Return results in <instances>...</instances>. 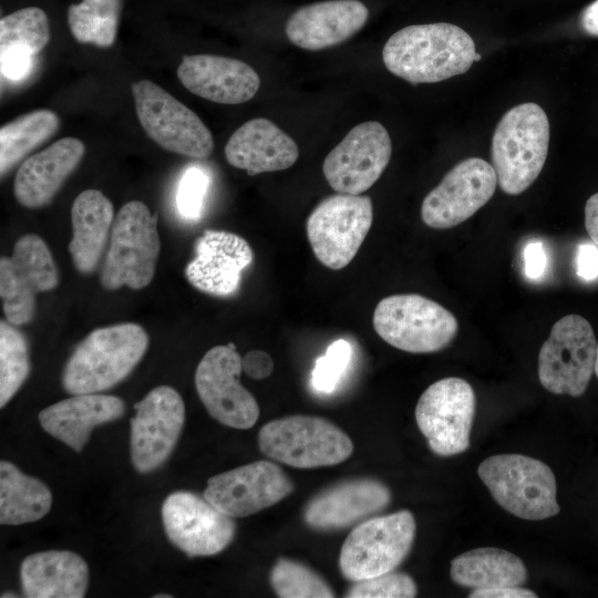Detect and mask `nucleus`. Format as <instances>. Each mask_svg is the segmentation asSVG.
I'll list each match as a JSON object with an SVG mask.
<instances>
[{"label": "nucleus", "mask_w": 598, "mask_h": 598, "mask_svg": "<svg viewBox=\"0 0 598 598\" xmlns=\"http://www.w3.org/2000/svg\"><path fill=\"white\" fill-rule=\"evenodd\" d=\"M390 502L391 492L380 481H344L311 498L305 507L303 519L313 529H340L383 511Z\"/></svg>", "instance_id": "obj_22"}, {"label": "nucleus", "mask_w": 598, "mask_h": 598, "mask_svg": "<svg viewBox=\"0 0 598 598\" xmlns=\"http://www.w3.org/2000/svg\"><path fill=\"white\" fill-rule=\"evenodd\" d=\"M241 358L233 343L216 346L199 361L195 386L207 412L219 423L250 429L259 417V405L241 385Z\"/></svg>", "instance_id": "obj_13"}, {"label": "nucleus", "mask_w": 598, "mask_h": 598, "mask_svg": "<svg viewBox=\"0 0 598 598\" xmlns=\"http://www.w3.org/2000/svg\"><path fill=\"white\" fill-rule=\"evenodd\" d=\"M577 275L591 281L598 277V247L594 244H581L576 255Z\"/></svg>", "instance_id": "obj_41"}, {"label": "nucleus", "mask_w": 598, "mask_h": 598, "mask_svg": "<svg viewBox=\"0 0 598 598\" xmlns=\"http://www.w3.org/2000/svg\"><path fill=\"white\" fill-rule=\"evenodd\" d=\"M585 228L598 247V193L591 195L585 205Z\"/></svg>", "instance_id": "obj_44"}, {"label": "nucleus", "mask_w": 598, "mask_h": 598, "mask_svg": "<svg viewBox=\"0 0 598 598\" xmlns=\"http://www.w3.org/2000/svg\"><path fill=\"white\" fill-rule=\"evenodd\" d=\"M497 177L478 157L457 163L423 199L421 218L434 229H447L472 217L494 195Z\"/></svg>", "instance_id": "obj_18"}, {"label": "nucleus", "mask_w": 598, "mask_h": 598, "mask_svg": "<svg viewBox=\"0 0 598 598\" xmlns=\"http://www.w3.org/2000/svg\"><path fill=\"white\" fill-rule=\"evenodd\" d=\"M475 408V392L467 381L444 378L422 393L415 421L435 454L452 456L470 447Z\"/></svg>", "instance_id": "obj_12"}, {"label": "nucleus", "mask_w": 598, "mask_h": 598, "mask_svg": "<svg viewBox=\"0 0 598 598\" xmlns=\"http://www.w3.org/2000/svg\"><path fill=\"white\" fill-rule=\"evenodd\" d=\"M73 236L69 244L74 267L91 274L101 259L113 225V205L97 189H86L74 199L71 208Z\"/></svg>", "instance_id": "obj_28"}, {"label": "nucleus", "mask_w": 598, "mask_h": 598, "mask_svg": "<svg viewBox=\"0 0 598 598\" xmlns=\"http://www.w3.org/2000/svg\"><path fill=\"white\" fill-rule=\"evenodd\" d=\"M125 412L121 398L101 393L75 394L39 413L42 429L75 452L86 445L94 427L115 421Z\"/></svg>", "instance_id": "obj_26"}, {"label": "nucleus", "mask_w": 598, "mask_h": 598, "mask_svg": "<svg viewBox=\"0 0 598 598\" xmlns=\"http://www.w3.org/2000/svg\"><path fill=\"white\" fill-rule=\"evenodd\" d=\"M49 40V20L40 8H23L0 20V51L21 50L34 55Z\"/></svg>", "instance_id": "obj_33"}, {"label": "nucleus", "mask_w": 598, "mask_h": 598, "mask_svg": "<svg viewBox=\"0 0 598 598\" xmlns=\"http://www.w3.org/2000/svg\"><path fill=\"white\" fill-rule=\"evenodd\" d=\"M121 0H83L68 9V24L74 39L107 48L113 45L120 22Z\"/></svg>", "instance_id": "obj_32"}, {"label": "nucleus", "mask_w": 598, "mask_h": 598, "mask_svg": "<svg viewBox=\"0 0 598 598\" xmlns=\"http://www.w3.org/2000/svg\"><path fill=\"white\" fill-rule=\"evenodd\" d=\"M58 283V269L44 240L34 234L20 237L12 256L0 260V296L7 321L14 326L30 322L37 293Z\"/></svg>", "instance_id": "obj_15"}, {"label": "nucleus", "mask_w": 598, "mask_h": 598, "mask_svg": "<svg viewBox=\"0 0 598 598\" xmlns=\"http://www.w3.org/2000/svg\"><path fill=\"white\" fill-rule=\"evenodd\" d=\"M154 598H172V595L166 594H157L153 596Z\"/></svg>", "instance_id": "obj_46"}, {"label": "nucleus", "mask_w": 598, "mask_h": 598, "mask_svg": "<svg viewBox=\"0 0 598 598\" xmlns=\"http://www.w3.org/2000/svg\"><path fill=\"white\" fill-rule=\"evenodd\" d=\"M177 78L190 93L220 104L247 102L260 86V79L249 64L213 54L185 55Z\"/></svg>", "instance_id": "obj_21"}, {"label": "nucleus", "mask_w": 598, "mask_h": 598, "mask_svg": "<svg viewBox=\"0 0 598 598\" xmlns=\"http://www.w3.org/2000/svg\"><path fill=\"white\" fill-rule=\"evenodd\" d=\"M85 153L82 141L63 137L28 157L19 167L13 193L20 205L39 208L50 204Z\"/></svg>", "instance_id": "obj_24"}, {"label": "nucleus", "mask_w": 598, "mask_h": 598, "mask_svg": "<svg viewBox=\"0 0 598 598\" xmlns=\"http://www.w3.org/2000/svg\"><path fill=\"white\" fill-rule=\"evenodd\" d=\"M391 154L386 128L377 121H367L352 127L330 151L322 172L333 190L361 195L380 178Z\"/></svg>", "instance_id": "obj_16"}, {"label": "nucleus", "mask_w": 598, "mask_h": 598, "mask_svg": "<svg viewBox=\"0 0 598 598\" xmlns=\"http://www.w3.org/2000/svg\"><path fill=\"white\" fill-rule=\"evenodd\" d=\"M227 162L248 175L283 171L299 156L296 142L274 122L251 118L238 127L225 145Z\"/></svg>", "instance_id": "obj_25"}, {"label": "nucleus", "mask_w": 598, "mask_h": 598, "mask_svg": "<svg viewBox=\"0 0 598 598\" xmlns=\"http://www.w3.org/2000/svg\"><path fill=\"white\" fill-rule=\"evenodd\" d=\"M110 237L101 269L102 286L107 290L148 286L161 250L157 214L143 202L131 200L118 210Z\"/></svg>", "instance_id": "obj_5"}, {"label": "nucleus", "mask_w": 598, "mask_h": 598, "mask_svg": "<svg viewBox=\"0 0 598 598\" xmlns=\"http://www.w3.org/2000/svg\"><path fill=\"white\" fill-rule=\"evenodd\" d=\"M52 494L40 480L22 473L8 461L0 462V523L21 525L45 516Z\"/></svg>", "instance_id": "obj_30"}, {"label": "nucleus", "mask_w": 598, "mask_h": 598, "mask_svg": "<svg viewBox=\"0 0 598 598\" xmlns=\"http://www.w3.org/2000/svg\"><path fill=\"white\" fill-rule=\"evenodd\" d=\"M471 598H536L537 595L519 586H504L494 588L473 589Z\"/></svg>", "instance_id": "obj_43"}, {"label": "nucleus", "mask_w": 598, "mask_h": 598, "mask_svg": "<svg viewBox=\"0 0 598 598\" xmlns=\"http://www.w3.org/2000/svg\"><path fill=\"white\" fill-rule=\"evenodd\" d=\"M481 58H482V55H481V54H478V53H476V54H475V58H474V61H480V60H481Z\"/></svg>", "instance_id": "obj_49"}, {"label": "nucleus", "mask_w": 598, "mask_h": 598, "mask_svg": "<svg viewBox=\"0 0 598 598\" xmlns=\"http://www.w3.org/2000/svg\"><path fill=\"white\" fill-rule=\"evenodd\" d=\"M292 489L291 480L277 464L256 461L210 477L203 496L224 514L238 518L277 504Z\"/></svg>", "instance_id": "obj_19"}, {"label": "nucleus", "mask_w": 598, "mask_h": 598, "mask_svg": "<svg viewBox=\"0 0 598 598\" xmlns=\"http://www.w3.org/2000/svg\"><path fill=\"white\" fill-rule=\"evenodd\" d=\"M475 43L462 28L446 22L413 24L393 33L382 50L385 68L413 84L435 83L470 70Z\"/></svg>", "instance_id": "obj_1"}, {"label": "nucleus", "mask_w": 598, "mask_h": 598, "mask_svg": "<svg viewBox=\"0 0 598 598\" xmlns=\"http://www.w3.org/2000/svg\"><path fill=\"white\" fill-rule=\"evenodd\" d=\"M60 118L52 110L23 114L0 128V173L3 176L31 151L59 130Z\"/></svg>", "instance_id": "obj_31"}, {"label": "nucleus", "mask_w": 598, "mask_h": 598, "mask_svg": "<svg viewBox=\"0 0 598 598\" xmlns=\"http://www.w3.org/2000/svg\"><path fill=\"white\" fill-rule=\"evenodd\" d=\"M417 592L413 578L394 570L355 581L346 594L349 598H412Z\"/></svg>", "instance_id": "obj_37"}, {"label": "nucleus", "mask_w": 598, "mask_h": 598, "mask_svg": "<svg viewBox=\"0 0 598 598\" xmlns=\"http://www.w3.org/2000/svg\"><path fill=\"white\" fill-rule=\"evenodd\" d=\"M595 373L598 378V346H597V357H596V363H595Z\"/></svg>", "instance_id": "obj_47"}, {"label": "nucleus", "mask_w": 598, "mask_h": 598, "mask_svg": "<svg viewBox=\"0 0 598 598\" xmlns=\"http://www.w3.org/2000/svg\"><path fill=\"white\" fill-rule=\"evenodd\" d=\"M549 122L536 103L518 104L498 122L492 140V163L501 189L524 193L539 176L548 154Z\"/></svg>", "instance_id": "obj_3"}, {"label": "nucleus", "mask_w": 598, "mask_h": 598, "mask_svg": "<svg viewBox=\"0 0 598 598\" xmlns=\"http://www.w3.org/2000/svg\"><path fill=\"white\" fill-rule=\"evenodd\" d=\"M20 580L29 598H82L89 586V567L70 550L40 551L23 559Z\"/></svg>", "instance_id": "obj_27"}, {"label": "nucleus", "mask_w": 598, "mask_h": 598, "mask_svg": "<svg viewBox=\"0 0 598 598\" xmlns=\"http://www.w3.org/2000/svg\"><path fill=\"white\" fill-rule=\"evenodd\" d=\"M581 25L588 34L598 37V0L591 2L584 10Z\"/></svg>", "instance_id": "obj_45"}, {"label": "nucleus", "mask_w": 598, "mask_h": 598, "mask_svg": "<svg viewBox=\"0 0 598 598\" xmlns=\"http://www.w3.org/2000/svg\"><path fill=\"white\" fill-rule=\"evenodd\" d=\"M254 251L246 239L225 230L207 229L195 244V258L185 276L196 289L213 296L237 291L243 271L252 262Z\"/></svg>", "instance_id": "obj_20"}, {"label": "nucleus", "mask_w": 598, "mask_h": 598, "mask_svg": "<svg viewBox=\"0 0 598 598\" xmlns=\"http://www.w3.org/2000/svg\"><path fill=\"white\" fill-rule=\"evenodd\" d=\"M477 474L505 511L526 520H544L560 511L556 478L544 462L522 454L484 460Z\"/></svg>", "instance_id": "obj_4"}, {"label": "nucleus", "mask_w": 598, "mask_h": 598, "mask_svg": "<svg viewBox=\"0 0 598 598\" xmlns=\"http://www.w3.org/2000/svg\"><path fill=\"white\" fill-rule=\"evenodd\" d=\"M241 369L249 378L264 380L272 373L274 361L267 352L251 350L241 358Z\"/></svg>", "instance_id": "obj_40"}, {"label": "nucleus", "mask_w": 598, "mask_h": 598, "mask_svg": "<svg viewBox=\"0 0 598 598\" xmlns=\"http://www.w3.org/2000/svg\"><path fill=\"white\" fill-rule=\"evenodd\" d=\"M415 530L414 516L406 509L360 523L341 547L342 576L355 582L395 570L409 555Z\"/></svg>", "instance_id": "obj_8"}, {"label": "nucleus", "mask_w": 598, "mask_h": 598, "mask_svg": "<svg viewBox=\"0 0 598 598\" xmlns=\"http://www.w3.org/2000/svg\"><path fill=\"white\" fill-rule=\"evenodd\" d=\"M30 373L29 346L24 334L9 321H0V406L18 392Z\"/></svg>", "instance_id": "obj_34"}, {"label": "nucleus", "mask_w": 598, "mask_h": 598, "mask_svg": "<svg viewBox=\"0 0 598 598\" xmlns=\"http://www.w3.org/2000/svg\"><path fill=\"white\" fill-rule=\"evenodd\" d=\"M130 450L134 468L154 472L171 456L185 422V404L172 386L159 385L134 404Z\"/></svg>", "instance_id": "obj_14"}, {"label": "nucleus", "mask_w": 598, "mask_h": 598, "mask_svg": "<svg viewBox=\"0 0 598 598\" xmlns=\"http://www.w3.org/2000/svg\"><path fill=\"white\" fill-rule=\"evenodd\" d=\"M148 347L138 323L124 322L91 331L68 359L62 385L72 394L100 393L123 381Z\"/></svg>", "instance_id": "obj_2"}, {"label": "nucleus", "mask_w": 598, "mask_h": 598, "mask_svg": "<svg viewBox=\"0 0 598 598\" xmlns=\"http://www.w3.org/2000/svg\"><path fill=\"white\" fill-rule=\"evenodd\" d=\"M597 346L594 330L579 315L560 318L538 353V379L554 394L582 395L595 372Z\"/></svg>", "instance_id": "obj_11"}, {"label": "nucleus", "mask_w": 598, "mask_h": 598, "mask_svg": "<svg viewBox=\"0 0 598 598\" xmlns=\"http://www.w3.org/2000/svg\"><path fill=\"white\" fill-rule=\"evenodd\" d=\"M373 221L370 197L336 194L322 199L306 221L315 257L326 267L340 270L359 251Z\"/></svg>", "instance_id": "obj_9"}, {"label": "nucleus", "mask_w": 598, "mask_h": 598, "mask_svg": "<svg viewBox=\"0 0 598 598\" xmlns=\"http://www.w3.org/2000/svg\"><path fill=\"white\" fill-rule=\"evenodd\" d=\"M7 597H17V595L12 594V592H4L1 595V598H7Z\"/></svg>", "instance_id": "obj_48"}, {"label": "nucleus", "mask_w": 598, "mask_h": 598, "mask_svg": "<svg viewBox=\"0 0 598 598\" xmlns=\"http://www.w3.org/2000/svg\"><path fill=\"white\" fill-rule=\"evenodd\" d=\"M162 519L169 542L189 557L216 555L236 534L233 517L188 491H177L165 498Z\"/></svg>", "instance_id": "obj_17"}, {"label": "nucleus", "mask_w": 598, "mask_h": 598, "mask_svg": "<svg viewBox=\"0 0 598 598\" xmlns=\"http://www.w3.org/2000/svg\"><path fill=\"white\" fill-rule=\"evenodd\" d=\"M258 445L268 457L296 468L332 466L353 451L350 437L327 419L291 415L266 423Z\"/></svg>", "instance_id": "obj_7"}, {"label": "nucleus", "mask_w": 598, "mask_h": 598, "mask_svg": "<svg viewBox=\"0 0 598 598\" xmlns=\"http://www.w3.org/2000/svg\"><path fill=\"white\" fill-rule=\"evenodd\" d=\"M373 328L390 346L410 353H431L447 347L458 331L455 316L417 293L383 298L373 312Z\"/></svg>", "instance_id": "obj_6"}, {"label": "nucleus", "mask_w": 598, "mask_h": 598, "mask_svg": "<svg viewBox=\"0 0 598 598\" xmlns=\"http://www.w3.org/2000/svg\"><path fill=\"white\" fill-rule=\"evenodd\" d=\"M352 349L348 341L336 340L326 353L316 360L311 383L321 393L332 392L344 375L351 360Z\"/></svg>", "instance_id": "obj_36"}, {"label": "nucleus", "mask_w": 598, "mask_h": 598, "mask_svg": "<svg viewBox=\"0 0 598 598\" xmlns=\"http://www.w3.org/2000/svg\"><path fill=\"white\" fill-rule=\"evenodd\" d=\"M368 8L359 0H328L303 6L286 23V35L295 45L318 51L338 45L365 24Z\"/></svg>", "instance_id": "obj_23"}, {"label": "nucleus", "mask_w": 598, "mask_h": 598, "mask_svg": "<svg viewBox=\"0 0 598 598\" xmlns=\"http://www.w3.org/2000/svg\"><path fill=\"white\" fill-rule=\"evenodd\" d=\"M547 257L542 243L532 241L524 249V269L529 279H539L546 270Z\"/></svg>", "instance_id": "obj_42"}, {"label": "nucleus", "mask_w": 598, "mask_h": 598, "mask_svg": "<svg viewBox=\"0 0 598 598\" xmlns=\"http://www.w3.org/2000/svg\"><path fill=\"white\" fill-rule=\"evenodd\" d=\"M270 584L281 598H331L329 584L309 567L287 558H279L270 571Z\"/></svg>", "instance_id": "obj_35"}, {"label": "nucleus", "mask_w": 598, "mask_h": 598, "mask_svg": "<svg viewBox=\"0 0 598 598\" xmlns=\"http://www.w3.org/2000/svg\"><path fill=\"white\" fill-rule=\"evenodd\" d=\"M131 90L143 130L162 148L194 158L213 153V135L194 111L150 80Z\"/></svg>", "instance_id": "obj_10"}, {"label": "nucleus", "mask_w": 598, "mask_h": 598, "mask_svg": "<svg viewBox=\"0 0 598 598\" xmlns=\"http://www.w3.org/2000/svg\"><path fill=\"white\" fill-rule=\"evenodd\" d=\"M451 579L472 589L520 586L527 580L523 560L513 553L494 547L465 551L451 561Z\"/></svg>", "instance_id": "obj_29"}, {"label": "nucleus", "mask_w": 598, "mask_h": 598, "mask_svg": "<svg viewBox=\"0 0 598 598\" xmlns=\"http://www.w3.org/2000/svg\"><path fill=\"white\" fill-rule=\"evenodd\" d=\"M208 187L209 176L205 171L196 166L185 171L176 194L177 210L184 219H199Z\"/></svg>", "instance_id": "obj_38"}, {"label": "nucleus", "mask_w": 598, "mask_h": 598, "mask_svg": "<svg viewBox=\"0 0 598 598\" xmlns=\"http://www.w3.org/2000/svg\"><path fill=\"white\" fill-rule=\"evenodd\" d=\"M32 56L21 50L0 51L1 74L12 81L22 80L31 71Z\"/></svg>", "instance_id": "obj_39"}]
</instances>
